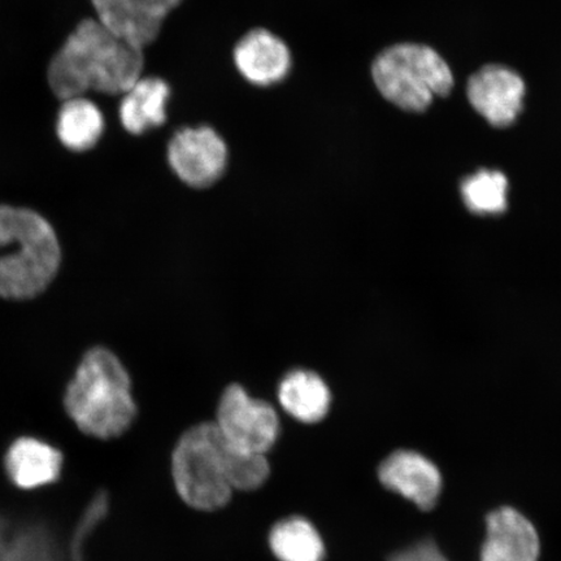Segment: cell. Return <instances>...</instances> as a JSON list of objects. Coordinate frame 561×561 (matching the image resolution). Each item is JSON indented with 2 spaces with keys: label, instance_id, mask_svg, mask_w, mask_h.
<instances>
[{
  "label": "cell",
  "instance_id": "30bf717a",
  "mask_svg": "<svg viewBox=\"0 0 561 561\" xmlns=\"http://www.w3.org/2000/svg\"><path fill=\"white\" fill-rule=\"evenodd\" d=\"M378 479L386 489L401 494L424 511L438 501L442 477L438 468L425 456L413 451H397L385 459Z\"/></svg>",
  "mask_w": 561,
  "mask_h": 561
},
{
  "label": "cell",
  "instance_id": "9c48e42d",
  "mask_svg": "<svg viewBox=\"0 0 561 561\" xmlns=\"http://www.w3.org/2000/svg\"><path fill=\"white\" fill-rule=\"evenodd\" d=\"M524 96L522 77L503 66L483 67L468 82L469 102L496 128H506L516 122L523 110Z\"/></svg>",
  "mask_w": 561,
  "mask_h": 561
},
{
  "label": "cell",
  "instance_id": "4fadbf2b",
  "mask_svg": "<svg viewBox=\"0 0 561 561\" xmlns=\"http://www.w3.org/2000/svg\"><path fill=\"white\" fill-rule=\"evenodd\" d=\"M172 96L170 83L158 76H142L118 103V121L131 136L160 128L168 121V103Z\"/></svg>",
  "mask_w": 561,
  "mask_h": 561
},
{
  "label": "cell",
  "instance_id": "277c9868",
  "mask_svg": "<svg viewBox=\"0 0 561 561\" xmlns=\"http://www.w3.org/2000/svg\"><path fill=\"white\" fill-rule=\"evenodd\" d=\"M231 447L214 421L188 427L171 455V477L175 493L188 508L215 512L233 497L230 486Z\"/></svg>",
  "mask_w": 561,
  "mask_h": 561
},
{
  "label": "cell",
  "instance_id": "5bb4252c",
  "mask_svg": "<svg viewBox=\"0 0 561 561\" xmlns=\"http://www.w3.org/2000/svg\"><path fill=\"white\" fill-rule=\"evenodd\" d=\"M62 455L55 447L35 438H20L5 455L10 479L21 489H37L59 479Z\"/></svg>",
  "mask_w": 561,
  "mask_h": 561
},
{
  "label": "cell",
  "instance_id": "7c38bea8",
  "mask_svg": "<svg viewBox=\"0 0 561 561\" xmlns=\"http://www.w3.org/2000/svg\"><path fill=\"white\" fill-rule=\"evenodd\" d=\"M95 19L118 39L149 47L160 37L165 21L149 0H90Z\"/></svg>",
  "mask_w": 561,
  "mask_h": 561
},
{
  "label": "cell",
  "instance_id": "7a4b0ae2",
  "mask_svg": "<svg viewBox=\"0 0 561 561\" xmlns=\"http://www.w3.org/2000/svg\"><path fill=\"white\" fill-rule=\"evenodd\" d=\"M65 405L76 426L98 439L123 436L137 417L128 370L104 347L83 356L68 385Z\"/></svg>",
  "mask_w": 561,
  "mask_h": 561
},
{
  "label": "cell",
  "instance_id": "e0dca14e",
  "mask_svg": "<svg viewBox=\"0 0 561 561\" xmlns=\"http://www.w3.org/2000/svg\"><path fill=\"white\" fill-rule=\"evenodd\" d=\"M270 549L278 561H324L325 545L318 528L305 517L291 516L270 531Z\"/></svg>",
  "mask_w": 561,
  "mask_h": 561
},
{
  "label": "cell",
  "instance_id": "5b68a950",
  "mask_svg": "<svg viewBox=\"0 0 561 561\" xmlns=\"http://www.w3.org/2000/svg\"><path fill=\"white\" fill-rule=\"evenodd\" d=\"M371 76L380 93L399 108L423 112L434 96L450 94L454 76L450 67L433 48L396 45L377 56Z\"/></svg>",
  "mask_w": 561,
  "mask_h": 561
},
{
  "label": "cell",
  "instance_id": "d6986e66",
  "mask_svg": "<svg viewBox=\"0 0 561 561\" xmlns=\"http://www.w3.org/2000/svg\"><path fill=\"white\" fill-rule=\"evenodd\" d=\"M389 561H448L432 541L420 542L394 553Z\"/></svg>",
  "mask_w": 561,
  "mask_h": 561
},
{
  "label": "cell",
  "instance_id": "6da1fadb",
  "mask_svg": "<svg viewBox=\"0 0 561 561\" xmlns=\"http://www.w3.org/2000/svg\"><path fill=\"white\" fill-rule=\"evenodd\" d=\"M144 48L118 39L95 18L80 21L53 56L47 82L59 101L90 91L123 95L144 76Z\"/></svg>",
  "mask_w": 561,
  "mask_h": 561
},
{
  "label": "cell",
  "instance_id": "8992f818",
  "mask_svg": "<svg viewBox=\"0 0 561 561\" xmlns=\"http://www.w3.org/2000/svg\"><path fill=\"white\" fill-rule=\"evenodd\" d=\"M214 423L227 444L251 454L268 455L280 434L275 407L252 398L238 383L224 390Z\"/></svg>",
  "mask_w": 561,
  "mask_h": 561
},
{
  "label": "cell",
  "instance_id": "ba28073f",
  "mask_svg": "<svg viewBox=\"0 0 561 561\" xmlns=\"http://www.w3.org/2000/svg\"><path fill=\"white\" fill-rule=\"evenodd\" d=\"M231 59L242 79L256 88L277 85L293 69L290 46L278 34L261 26L237 41Z\"/></svg>",
  "mask_w": 561,
  "mask_h": 561
},
{
  "label": "cell",
  "instance_id": "ac0fdd59",
  "mask_svg": "<svg viewBox=\"0 0 561 561\" xmlns=\"http://www.w3.org/2000/svg\"><path fill=\"white\" fill-rule=\"evenodd\" d=\"M462 201L477 215H497L507 208L508 181L497 171H480L462 182Z\"/></svg>",
  "mask_w": 561,
  "mask_h": 561
},
{
  "label": "cell",
  "instance_id": "9a60e30c",
  "mask_svg": "<svg viewBox=\"0 0 561 561\" xmlns=\"http://www.w3.org/2000/svg\"><path fill=\"white\" fill-rule=\"evenodd\" d=\"M278 402L287 415L304 424L320 423L332 405V392L312 370L297 369L287 374L278 386Z\"/></svg>",
  "mask_w": 561,
  "mask_h": 561
},
{
  "label": "cell",
  "instance_id": "3957f363",
  "mask_svg": "<svg viewBox=\"0 0 561 561\" xmlns=\"http://www.w3.org/2000/svg\"><path fill=\"white\" fill-rule=\"evenodd\" d=\"M16 251L0 257V297L30 299L51 284L59 271L60 245L55 230L32 209L0 206V249Z\"/></svg>",
  "mask_w": 561,
  "mask_h": 561
},
{
  "label": "cell",
  "instance_id": "52a82bcc",
  "mask_svg": "<svg viewBox=\"0 0 561 561\" xmlns=\"http://www.w3.org/2000/svg\"><path fill=\"white\" fill-rule=\"evenodd\" d=\"M167 160L185 185L206 188L226 173L229 149L226 139L213 126H184L168 142Z\"/></svg>",
  "mask_w": 561,
  "mask_h": 561
},
{
  "label": "cell",
  "instance_id": "2e32d148",
  "mask_svg": "<svg viewBox=\"0 0 561 561\" xmlns=\"http://www.w3.org/2000/svg\"><path fill=\"white\" fill-rule=\"evenodd\" d=\"M56 136L69 151L87 152L100 144L105 130L103 111L87 95L60 101Z\"/></svg>",
  "mask_w": 561,
  "mask_h": 561
},
{
  "label": "cell",
  "instance_id": "8fae6325",
  "mask_svg": "<svg viewBox=\"0 0 561 561\" xmlns=\"http://www.w3.org/2000/svg\"><path fill=\"white\" fill-rule=\"evenodd\" d=\"M539 550L537 530L520 512L504 507L488 516L481 561H538Z\"/></svg>",
  "mask_w": 561,
  "mask_h": 561
},
{
  "label": "cell",
  "instance_id": "ffe728a7",
  "mask_svg": "<svg viewBox=\"0 0 561 561\" xmlns=\"http://www.w3.org/2000/svg\"><path fill=\"white\" fill-rule=\"evenodd\" d=\"M152 9L157 11L158 15L167 20L171 13L178 11L179 7L185 0H149Z\"/></svg>",
  "mask_w": 561,
  "mask_h": 561
}]
</instances>
